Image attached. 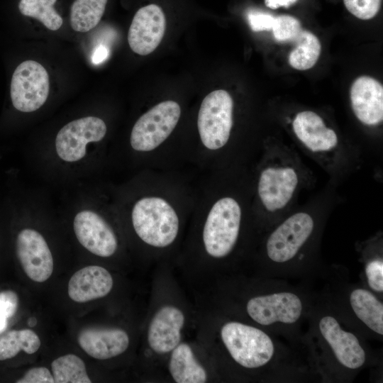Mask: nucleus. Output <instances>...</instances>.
Listing matches in <instances>:
<instances>
[{
  "mask_svg": "<svg viewBox=\"0 0 383 383\" xmlns=\"http://www.w3.org/2000/svg\"><path fill=\"white\" fill-rule=\"evenodd\" d=\"M304 346L311 370L323 379L352 381L378 362L367 339L349 326L322 295H316Z\"/></svg>",
  "mask_w": 383,
  "mask_h": 383,
  "instance_id": "nucleus-1",
  "label": "nucleus"
},
{
  "mask_svg": "<svg viewBox=\"0 0 383 383\" xmlns=\"http://www.w3.org/2000/svg\"><path fill=\"white\" fill-rule=\"evenodd\" d=\"M315 222L311 215L299 212L287 218L269 235L265 255L271 278L304 277L300 262L302 251L312 238Z\"/></svg>",
  "mask_w": 383,
  "mask_h": 383,
  "instance_id": "nucleus-2",
  "label": "nucleus"
},
{
  "mask_svg": "<svg viewBox=\"0 0 383 383\" xmlns=\"http://www.w3.org/2000/svg\"><path fill=\"white\" fill-rule=\"evenodd\" d=\"M322 296L349 326L367 340H382V300L362 284L332 282Z\"/></svg>",
  "mask_w": 383,
  "mask_h": 383,
  "instance_id": "nucleus-3",
  "label": "nucleus"
},
{
  "mask_svg": "<svg viewBox=\"0 0 383 383\" xmlns=\"http://www.w3.org/2000/svg\"><path fill=\"white\" fill-rule=\"evenodd\" d=\"M132 223L138 237L155 248H165L177 236L178 216L165 199L148 196L139 199L132 210Z\"/></svg>",
  "mask_w": 383,
  "mask_h": 383,
  "instance_id": "nucleus-4",
  "label": "nucleus"
},
{
  "mask_svg": "<svg viewBox=\"0 0 383 383\" xmlns=\"http://www.w3.org/2000/svg\"><path fill=\"white\" fill-rule=\"evenodd\" d=\"M241 208L233 198L217 200L206 217L203 241L207 253L215 258H223L233 250L239 236Z\"/></svg>",
  "mask_w": 383,
  "mask_h": 383,
  "instance_id": "nucleus-5",
  "label": "nucleus"
},
{
  "mask_svg": "<svg viewBox=\"0 0 383 383\" xmlns=\"http://www.w3.org/2000/svg\"><path fill=\"white\" fill-rule=\"evenodd\" d=\"M233 101L230 94L218 89L203 99L198 113L197 126L202 144L217 150L228 142L233 126Z\"/></svg>",
  "mask_w": 383,
  "mask_h": 383,
  "instance_id": "nucleus-6",
  "label": "nucleus"
},
{
  "mask_svg": "<svg viewBox=\"0 0 383 383\" xmlns=\"http://www.w3.org/2000/svg\"><path fill=\"white\" fill-rule=\"evenodd\" d=\"M181 115L179 104L162 101L143 114L134 124L130 138L136 151L148 152L161 145L176 127Z\"/></svg>",
  "mask_w": 383,
  "mask_h": 383,
  "instance_id": "nucleus-7",
  "label": "nucleus"
},
{
  "mask_svg": "<svg viewBox=\"0 0 383 383\" xmlns=\"http://www.w3.org/2000/svg\"><path fill=\"white\" fill-rule=\"evenodd\" d=\"M50 91L49 75L39 62L28 60L14 70L11 82V99L15 109L32 112L46 101Z\"/></svg>",
  "mask_w": 383,
  "mask_h": 383,
  "instance_id": "nucleus-8",
  "label": "nucleus"
},
{
  "mask_svg": "<svg viewBox=\"0 0 383 383\" xmlns=\"http://www.w3.org/2000/svg\"><path fill=\"white\" fill-rule=\"evenodd\" d=\"M106 133L104 121L95 116L72 121L63 126L55 138L58 156L67 162H76L86 155V146L90 142L101 140Z\"/></svg>",
  "mask_w": 383,
  "mask_h": 383,
  "instance_id": "nucleus-9",
  "label": "nucleus"
},
{
  "mask_svg": "<svg viewBox=\"0 0 383 383\" xmlns=\"http://www.w3.org/2000/svg\"><path fill=\"white\" fill-rule=\"evenodd\" d=\"M165 28V16L159 6L152 4L139 9L128 30L130 48L140 55L150 54L161 43Z\"/></svg>",
  "mask_w": 383,
  "mask_h": 383,
  "instance_id": "nucleus-10",
  "label": "nucleus"
},
{
  "mask_svg": "<svg viewBox=\"0 0 383 383\" xmlns=\"http://www.w3.org/2000/svg\"><path fill=\"white\" fill-rule=\"evenodd\" d=\"M16 253L26 274L33 281L44 282L53 272V258L43 235L38 231L22 230L16 239Z\"/></svg>",
  "mask_w": 383,
  "mask_h": 383,
  "instance_id": "nucleus-11",
  "label": "nucleus"
},
{
  "mask_svg": "<svg viewBox=\"0 0 383 383\" xmlns=\"http://www.w3.org/2000/svg\"><path fill=\"white\" fill-rule=\"evenodd\" d=\"M74 231L80 244L91 253L111 256L117 248V239L109 225L91 211H82L74 219Z\"/></svg>",
  "mask_w": 383,
  "mask_h": 383,
  "instance_id": "nucleus-12",
  "label": "nucleus"
},
{
  "mask_svg": "<svg viewBox=\"0 0 383 383\" xmlns=\"http://www.w3.org/2000/svg\"><path fill=\"white\" fill-rule=\"evenodd\" d=\"M296 171L289 167H269L261 172L257 191L265 208L274 212L292 199L298 184Z\"/></svg>",
  "mask_w": 383,
  "mask_h": 383,
  "instance_id": "nucleus-13",
  "label": "nucleus"
},
{
  "mask_svg": "<svg viewBox=\"0 0 383 383\" xmlns=\"http://www.w3.org/2000/svg\"><path fill=\"white\" fill-rule=\"evenodd\" d=\"M350 97L357 118L367 126H376L383 120V87L373 77L361 76L353 83Z\"/></svg>",
  "mask_w": 383,
  "mask_h": 383,
  "instance_id": "nucleus-14",
  "label": "nucleus"
},
{
  "mask_svg": "<svg viewBox=\"0 0 383 383\" xmlns=\"http://www.w3.org/2000/svg\"><path fill=\"white\" fill-rule=\"evenodd\" d=\"M184 316L177 308L166 306L153 316L148 331L150 348L159 354L172 351L181 339Z\"/></svg>",
  "mask_w": 383,
  "mask_h": 383,
  "instance_id": "nucleus-15",
  "label": "nucleus"
},
{
  "mask_svg": "<svg viewBox=\"0 0 383 383\" xmlns=\"http://www.w3.org/2000/svg\"><path fill=\"white\" fill-rule=\"evenodd\" d=\"M113 278L105 268L87 266L77 271L68 283V294L74 301L84 303L106 296L113 287Z\"/></svg>",
  "mask_w": 383,
  "mask_h": 383,
  "instance_id": "nucleus-16",
  "label": "nucleus"
},
{
  "mask_svg": "<svg viewBox=\"0 0 383 383\" xmlns=\"http://www.w3.org/2000/svg\"><path fill=\"white\" fill-rule=\"evenodd\" d=\"M292 128L297 138L311 151H330L338 144L335 132L328 128L322 118L313 111L298 113Z\"/></svg>",
  "mask_w": 383,
  "mask_h": 383,
  "instance_id": "nucleus-17",
  "label": "nucleus"
},
{
  "mask_svg": "<svg viewBox=\"0 0 383 383\" xmlns=\"http://www.w3.org/2000/svg\"><path fill=\"white\" fill-rule=\"evenodd\" d=\"M80 347L91 357L106 360L126 351L129 338L126 331L118 328L86 329L79 334Z\"/></svg>",
  "mask_w": 383,
  "mask_h": 383,
  "instance_id": "nucleus-18",
  "label": "nucleus"
},
{
  "mask_svg": "<svg viewBox=\"0 0 383 383\" xmlns=\"http://www.w3.org/2000/svg\"><path fill=\"white\" fill-rule=\"evenodd\" d=\"M172 351L169 370L176 382H206V372L196 361L189 345L186 343L178 344Z\"/></svg>",
  "mask_w": 383,
  "mask_h": 383,
  "instance_id": "nucleus-19",
  "label": "nucleus"
},
{
  "mask_svg": "<svg viewBox=\"0 0 383 383\" xmlns=\"http://www.w3.org/2000/svg\"><path fill=\"white\" fill-rule=\"evenodd\" d=\"M292 43L295 47L289 55L290 66L298 70H306L313 67L321 50L318 38L311 32L302 29Z\"/></svg>",
  "mask_w": 383,
  "mask_h": 383,
  "instance_id": "nucleus-20",
  "label": "nucleus"
},
{
  "mask_svg": "<svg viewBox=\"0 0 383 383\" xmlns=\"http://www.w3.org/2000/svg\"><path fill=\"white\" fill-rule=\"evenodd\" d=\"M107 0H75L70 9V25L77 32L93 29L103 16Z\"/></svg>",
  "mask_w": 383,
  "mask_h": 383,
  "instance_id": "nucleus-21",
  "label": "nucleus"
},
{
  "mask_svg": "<svg viewBox=\"0 0 383 383\" xmlns=\"http://www.w3.org/2000/svg\"><path fill=\"white\" fill-rule=\"evenodd\" d=\"M38 335L32 330H13L0 338V360L15 357L21 350L33 354L40 346Z\"/></svg>",
  "mask_w": 383,
  "mask_h": 383,
  "instance_id": "nucleus-22",
  "label": "nucleus"
},
{
  "mask_svg": "<svg viewBox=\"0 0 383 383\" xmlns=\"http://www.w3.org/2000/svg\"><path fill=\"white\" fill-rule=\"evenodd\" d=\"M56 383H91L85 364L78 356L67 354L55 359L51 364Z\"/></svg>",
  "mask_w": 383,
  "mask_h": 383,
  "instance_id": "nucleus-23",
  "label": "nucleus"
},
{
  "mask_svg": "<svg viewBox=\"0 0 383 383\" xmlns=\"http://www.w3.org/2000/svg\"><path fill=\"white\" fill-rule=\"evenodd\" d=\"M57 0H20L21 14L36 18L50 30H57L62 25V18L55 11Z\"/></svg>",
  "mask_w": 383,
  "mask_h": 383,
  "instance_id": "nucleus-24",
  "label": "nucleus"
},
{
  "mask_svg": "<svg viewBox=\"0 0 383 383\" xmlns=\"http://www.w3.org/2000/svg\"><path fill=\"white\" fill-rule=\"evenodd\" d=\"M379 297L383 296V260L381 255L366 260L363 267V284Z\"/></svg>",
  "mask_w": 383,
  "mask_h": 383,
  "instance_id": "nucleus-25",
  "label": "nucleus"
},
{
  "mask_svg": "<svg viewBox=\"0 0 383 383\" xmlns=\"http://www.w3.org/2000/svg\"><path fill=\"white\" fill-rule=\"evenodd\" d=\"M302 30L300 21L294 16L274 17L272 31L274 39L281 43H292Z\"/></svg>",
  "mask_w": 383,
  "mask_h": 383,
  "instance_id": "nucleus-26",
  "label": "nucleus"
},
{
  "mask_svg": "<svg viewBox=\"0 0 383 383\" xmlns=\"http://www.w3.org/2000/svg\"><path fill=\"white\" fill-rule=\"evenodd\" d=\"M347 10L361 20H370L379 12L382 0H343Z\"/></svg>",
  "mask_w": 383,
  "mask_h": 383,
  "instance_id": "nucleus-27",
  "label": "nucleus"
},
{
  "mask_svg": "<svg viewBox=\"0 0 383 383\" xmlns=\"http://www.w3.org/2000/svg\"><path fill=\"white\" fill-rule=\"evenodd\" d=\"M18 306V297L11 290L0 292V334L7 326L8 321L16 313Z\"/></svg>",
  "mask_w": 383,
  "mask_h": 383,
  "instance_id": "nucleus-28",
  "label": "nucleus"
},
{
  "mask_svg": "<svg viewBox=\"0 0 383 383\" xmlns=\"http://www.w3.org/2000/svg\"><path fill=\"white\" fill-rule=\"evenodd\" d=\"M17 383H53L54 379L50 372L44 367L30 369L20 378Z\"/></svg>",
  "mask_w": 383,
  "mask_h": 383,
  "instance_id": "nucleus-29",
  "label": "nucleus"
},
{
  "mask_svg": "<svg viewBox=\"0 0 383 383\" xmlns=\"http://www.w3.org/2000/svg\"><path fill=\"white\" fill-rule=\"evenodd\" d=\"M248 22L253 31H272L274 17L265 13L250 12L248 16Z\"/></svg>",
  "mask_w": 383,
  "mask_h": 383,
  "instance_id": "nucleus-30",
  "label": "nucleus"
},
{
  "mask_svg": "<svg viewBox=\"0 0 383 383\" xmlns=\"http://www.w3.org/2000/svg\"><path fill=\"white\" fill-rule=\"evenodd\" d=\"M108 55H109L108 48L103 45H99L94 50V52L91 56V61L94 65L101 64L105 60H106V58L108 57Z\"/></svg>",
  "mask_w": 383,
  "mask_h": 383,
  "instance_id": "nucleus-31",
  "label": "nucleus"
},
{
  "mask_svg": "<svg viewBox=\"0 0 383 383\" xmlns=\"http://www.w3.org/2000/svg\"><path fill=\"white\" fill-rule=\"evenodd\" d=\"M297 0H265V5L270 9H277L282 6L288 8Z\"/></svg>",
  "mask_w": 383,
  "mask_h": 383,
  "instance_id": "nucleus-32",
  "label": "nucleus"
}]
</instances>
